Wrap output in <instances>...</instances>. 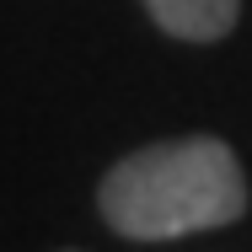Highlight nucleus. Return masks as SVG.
Masks as SVG:
<instances>
[{"label":"nucleus","mask_w":252,"mask_h":252,"mask_svg":"<svg viewBox=\"0 0 252 252\" xmlns=\"http://www.w3.org/2000/svg\"><path fill=\"white\" fill-rule=\"evenodd\" d=\"M97 209L129 242L220 231L247 215V172L225 140L183 134L113 161L97 188Z\"/></svg>","instance_id":"obj_1"},{"label":"nucleus","mask_w":252,"mask_h":252,"mask_svg":"<svg viewBox=\"0 0 252 252\" xmlns=\"http://www.w3.org/2000/svg\"><path fill=\"white\" fill-rule=\"evenodd\" d=\"M161 32L183 38V43H215L236 27L242 0H145Z\"/></svg>","instance_id":"obj_2"}]
</instances>
